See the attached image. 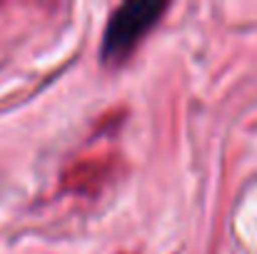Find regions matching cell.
Segmentation results:
<instances>
[{"instance_id": "1", "label": "cell", "mask_w": 257, "mask_h": 254, "mask_svg": "<svg viewBox=\"0 0 257 254\" xmlns=\"http://www.w3.org/2000/svg\"><path fill=\"white\" fill-rule=\"evenodd\" d=\"M163 10H165V5L153 3V0H135V3L120 5L110 15V23L105 28L102 58L107 63L125 60L133 53V48L140 43V38L155 25V20L160 18Z\"/></svg>"}]
</instances>
